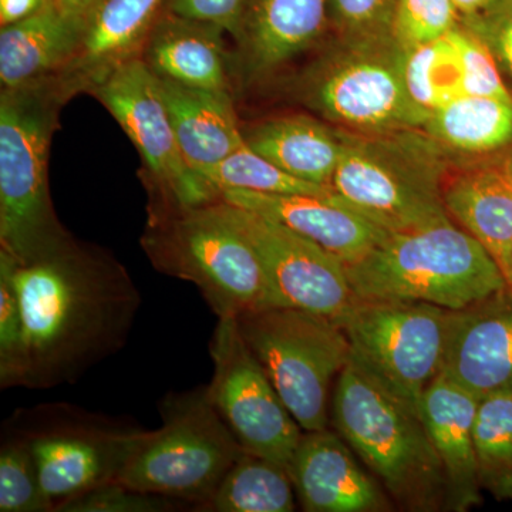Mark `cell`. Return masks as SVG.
Masks as SVG:
<instances>
[{
	"label": "cell",
	"instance_id": "1",
	"mask_svg": "<svg viewBox=\"0 0 512 512\" xmlns=\"http://www.w3.org/2000/svg\"><path fill=\"white\" fill-rule=\"evenodd\" d=\"M18 291L25 326V386L73 382L121 348L140 296L120 266L67 239L26 262L0 252Z\"/></svg>",
	"mask_w": 512,
	"mask_h": 512
},
{
	"label": "cell",
	"instance_id": "2",
	"mask_svg": "<svg viewBox=\"0 0 512 512\" xmlns=\"http://www.w3.org/2000/svg\"><path fill=\"white\" fill-rule=\"evenodd\" d=\"M330 419L397 507L446 511V477L419 410L394 396L352 357L336 380Z\"/></svg>",
	"mask_w": 512,
	"mask_h": 512
},
{
	"label": "cell",
	"instance_id": "3",
	"mask_svg": "<svg viewBox=\"0 0 512 512\" xmlns=\"http://www.w3.org/2000/svg\"><path fill=\"white\" fill-rule=\"evenodd\" d=\"M338 130L342 153L329 188L340 200L389 234L453 221L443 188L454 161L423 128Z\"/></svg>",
	"mask_w": 512,
	"mask_h": 512
},
{
	"label": "cell",
	"instance_id": "4",
	"mask_svg": "<svg viewBox=\"0 0 512 512\" xmlns=\"http://www.w3.org/2000/svg\"><path fill=\"white\" fill-rule=\"evenodd\" d=\"M346 271L356 299L423 302L448 311L511 286L490 252L453 221L390 234Z\"/></svg>",
	"mask_w": 512,
	"mask_h": 512
},
{
	"label": "cell",
	"instance_id": "5",
	"mask_svg": "<svg viewBox=\"0 0 512 512\" xmlns=\"http://www.w3.org/2000/svg\"><path fill=\"white\" fill-rule=\"evenodd\" d=\"M60 90L45 83L3 89L0 97V245L26 262L67 241L47 183Z\"/></svg>",
	"mask_w": 512,
	"mask_h": 512
},
{
	"label": "cell",
	"instance_id": "6",
	"mask_svg": "<svg viewBox=\"0 0 512 512\" xmlns=\"http://www.w3.org/2000/svg\"><path fill=\"white\" fill-rule=\"evenodd\" d=\"M174 208L146 241L158 269L197 286L218 318L275 308L255 249L228 220L220 200Z\"/></svg>",
	"mask_w": 512,
	"mask_h": 512
},
{
	"label": "cell",
	"instance_id": "7",
	"mask_svg": "<svg viewBox=\"0 0 512 512\" xmlns=\"http://www.w3.org/2000/svg\"><path fill=\"white\" fill-rule=\"evenodd\" d=\"M406 50L393 35L340 39L301 84L303 103L330 126L377 134L423 128L429 119L410 96Z\"/></svg>",
	"mask_w": 512,
	"mask_h": 512
},
{
	"label": "cell",
	"instance_id": "8",
	"mask_svg": "<svg viewBox=\"0 0 512 512\" xmlns=\"http://www.w3.org/2000/svg\"><path fill=\"white\" fill-rule=\"evenodd\" d=\"M163 426L144 431L116 483L204 505L245 453L208 399L207 387L173 397Z\"/></svg>",
	"mask_w": 512,
	"mask_h": 512
},
{
	"label": "cell",
	"instance_id": "9",
	"mask_svg": "<svg viewBox=\"0 0 512 512\" xmlns=\"http://www.w3.org/2000/svg\"><path fill=\"white\" fill-rule=\"evenodd\" d=\"M239 330L303 431L328 429L330 393L352 350L336 320L275 306L238 318Z\"/></svg>",
	"mask_w": 512,
	"mask_h": 512
},
{
	"label": "cell",
	"instance_id": "10",
	"mask_svg": "<svg viewBox=\"0 0 512 512\" xmlns=\"http://www.w3.org/2000/svg\"><path fill=\"white\" fill-rule=\"evenodd\" d=\"M450 313L430 303L356 299L336 322L352 359L420 412L424 392L441 373Z\"/></svg>",
	"mask_w": 512,
	"mask_h": 512
},
{
	"label": "cell",
	"instance_id": "11",
	"mask_svg": "<svg viewBox=\"0 0 512 512\" xmlns=\"http://www.w3.org/2000/svg\"><path fill=\"white\" fill-rule=\"evenodd\" d=\"M208 399L247 453L289 467L303 430L248 348L238 318H220L211 340Z\"/></svg>",
	"mask_w": 512,
	"mask_h": 512
},
{
	"label": "cell",
	"instance_id": "12",
	"mask_svg": "<svg viewBox=\"0 0 512 512\" xmlns=\"http://www.w3.org/2000/svg\"><path fill=\"white\" fill-rule=\"evenodd\" d=\"M136 146L165 197L180 207L220 200V192L181 153L160 80L144 60L134 57L90 90Z\"/></svg>",
	"mask_w": 512,
	"mask_h": 512
},
{
	"label": "cell",
	"instance_id": "13",
	"mask_svg": "<svg viewBox=\"0 0 512 512\" xmlns=\"http://www.w3.org/2000/svg\"><path fill=\"white\" fill-rule=\"evenodd\" d=\"M221 201L222 211L255 249L276 306L339 320L356 295L346 265L325 248L285 225Z\"/></svg>",
	"mask_w": 512,
	"mask_h": 512
},
{
	"label": "cell",
	"instance_id": "14",
	"mask_svg": "<svg viewBox=\"0 0 512 512\" xmlns=\"http://www.w3.org/2000/svg\"><path fill=\"white\" fill-rule=\"evenodd\" d=\"M441 375L478 400L512 394V286L451 311Z\"/></svg>",
	"mask_w": 512,
	"mask_h": 512
},
{
	"label": "cell",
	"instance_id": "15",
	"mask_svg": "<svg viewBox=\"0 0 512 512\" xmlns=\"http://www.w3.org/2000/svg\"><path fill=\"white\" fill-rule=\"evenodd\" d=\"M143 433L66 427L26 439L52 511L87 491L116 483Z\"/></svg>",
	"mask_w": 512,
	"mask_h": 512
},
{
	"label": "cell",
	"instance_id": "16",
	"mask_svg": "<svg viewBox=\"0 0 512 512\" xmlns=\"http://www.w3.org/2000/svg\"><path fill=\"white\" fill-rule=\"evenodd\" d=\"M296 495L308 512H387L394 503L357 463L349 444L328 429L303 431L289 464Z\"/></svg>",
	"mask_w": 512,
	"mask_h": 512
},
{
	"label": "cell",
	"instance_id": "17",
	"mask_svg": "<svg viewBox=\"0 0 512 512\" xmlns=\"http://www.w3.org/2000/svg\"><path fill=\"white\" fill-rule=\"evenodd\" d=\"M220 198L285 225L338 256L345 265L359 261L390 235L335 194L225 190L220 192Z\"/></svg>",
	"mask_w": 512,
	"mask_h": 512
},
{
	"label": "cell",
	"instance_id": "18",
	"mask_svg": "<svg viewBox=\"0 0 512 512\" xmlns=\"http://www.w3.org/2000/svg\"><path fill=\"white\" fill-rule=\"evenodd\" d=\"M480 400L446 376L423 394L420 414L436 448L447 483L446 511L466 512L481 504L474 424Z\"/></svg>",
	"mask_w": 512,
	"mask_h": 512
},
{
	"label": "cell",
	"instance_id": "19",
	"mask_svg": "<svg viewBox=\"0 0 512 512\" xmlns=\"http://www.w3.org/2000/svg\"><path fill=\"white\" fill-rule=\"evenodd\" d=\"M164 0H100L84 25L76 55L57 89L63 96L90 90L146 45Z\"/></svg>",
	"mask_w": 512,
	"mask_h": 512
},
{
	"label": "cell",
	"instance_id": "20",
	"mask_svg": "<svg viewBox=\"0 0 512 512\" xmlns=\"http://www.w3.org/2000/svg\"><path fill=\"white\" fill-rule=\"evenodd\" d=\"M451 220L493 256L508 281L512 255V183L491 158L454 164L443 188Z\"/></svg>",
	"mask_w": 512,
	"mask_h": 512
},
{
	"label": "cell",
	"instance_id": "21",
	"mask_svg": "<svg viewBox=\"0 0 512 512\" xmlns=\"http://www.w3.org/2000/svg\"><path fill=\"white\" fill-rule=\"evenodd\" d=\"M329 23V0H247L238 39L252 73L268 74L315 45Z\"/></svg>",
	"mask_w": 512,
	"mask_h": 512
},
{
	"label": "cell",
	"instance_id": "22",
	"mask_svg": "<svg viewBox=\"0 0 512 512\" xmlns=\"http://www.w3.org/2000/svg\"><path fill=\"white\" fill-rule=\"evenodd\" d=\"M158 80L181 153L192 170L201 175L244 146L245 136L228 90L195 89Z\"/></svg>",
	"mask_w": 512,
	"mask_h": 512
},
{
	"label": "cell",
	"instance_id": "23",
	"mask_svg": "<svg viewBox=\"0 0 512 512\" xmlns=\"http://www.w3.org/2000/svg\"><path fill=\"white\" fill-rule=\"evenodd\" d=\"M84 23L63 15L55 3L0 30V82L15 90L45 82L64 69L82 42Z\"/></svg>",
	"mask_w": 512,
	"mask_h": 512
},
{
	"label": "cell",
	"instance_id": "24",
	"mask_svg": "<svg viewBox=\"0 0 512 512\" xmlns=\"http://www.w3.org/2000/svg\"><path fill=\"white\" fill-rule=\"evenodd\" d=\"M224 30L168 12L151 29L147 66L161 79L195 89L228 90Z\"/></svg>",
	"mask_w": 512,
	"mask_h": 512
},
{
	"label": "cell",
	"instance_id": "25",
	"mask_svg": "<svg viewBox=\"0 0 512 512\" xmlns=\"http://www.w3.org/2000/svg\"><path fill=\"white\" fill-rule=\"evenodd\" d=\"M245 141L286 173L325 187H329L342 153L338 128L305 114L266 120L252 128Z\"/></svg>",
	"mask_w": 512,
	"mask_h": 512
},
{
	"label": "cell",
	"instance_id": "26",
	"mask_svg": "<svg viewBox=\"0 0 512 512\" xmlns=\"http://www.w3.org/2000/svg\"><path fill=\"white\" fill-rule=\"evenodd\" d=\"M423 130L454 164L497 156L512 147V97L466 94L433 111Z\"/></svg>",
	"mask_w": 512,
	"mask_h": 512
},
{
	"label": "cell",
	"instance_id": "27",
	"mask_svg": "<svg viewBox=\"0 0 512 512\" xmlns=\"http://www.w3.org/2000/svg\"><path fill=\"white\" fill-rule=\"evenodd\" d=\"M296 497L289 467L245 451L202 510L292 512Z\"/></svg>",
	"mask_w": 512,
	"mask_h": 512
},
{
	"label": "cell",
	"instance_id": "28",
	"mask_svg": "<svg viewBox=\"0 0 512 512\" xmlns=\"http://www.w3.org/2000/svg\"><path fill=\"white\" fill-rule=\"evenodd\" d=\"M404 76L410 96L429 117L433 111L466 96L463 60L453 33L406 50Z\"/></svg>",
	"mask_w": 512,
	"mask_h": 512
},
{
	"label": "cell",
	"instance_id": "29",
	"mask_svg": "<svg viewBox=\"0 0 512 512\" xmlns=\"http://www.w3.org/2000/svg\"><path fill=\"white\" fill-rule=\"evenodd\" d=\"M474 446L481 488L495 500H512V394L480 400Z\"/></svg>",
	"mask_w": 512,
	"mask_h": 512
},
{
	"label": "cell",
	"instance_id": "30",
	"mask_svg": "<svg viewBox=\"0 0 512 512\" xmlns=\"http://www.w3.org/2000/svg\"><path fill=\"white\" fill-rule=\"evenodd\" d=\"M201 177L218 192L247 190L266 194H333L325 185L309 183L276 167L271 161L251 150L247 141L220 164L202 171Z\"/></svg>",
	"mask_w": 512,
	"mask_h": 512
},
{
	"label": "cell",
	"instance_id": "31",
	"mask_svg": "<svg viewBox=\"0 0 512 512\" xmlns=\"http://www.w3.org/2000/svg\"><path fill=\"white\" fill-rule=\"evenodd\" d=\"M52 511L28 440L13 441L0 453V512Z\"/></svg>",
	"mask_w": 512,
	"mask_h": 512
},
{
	"label": "cell",
	"instance_id": "32",
	"mask_svg": "<svg viewBox=\"0 0 512 512\" xmlns=\"http://www.w3.org/2000/svg\"><path fill=\"white\" fill-rule=\"evenodd\" d=\"M461 23L453 0H397L392 35L404 50L446 36Z\"/></svg>",
	"mask_w": 512,
	"mask_h": 512
},
{
	"label": "cell",
	"instance_id": "33",
	"mask_svg": "<svg viewBox=\"0 0 512 512\" xmlns=\"http://www.w3.org/2000/svg\"><path fill=\"white\" fill-rule=\"evenodd\" d=\"M26 350L22 308L12 274L0 258V383L25 386Z\"/></svg>",
	"mask_w": 512,
	"mask_h": 512
},
{
	"label": "cell",
	"instance_id": "34",
	"mask_svg": "<svg viewBox=\"0 0 512 512\" xmlns=\"http://www.w3.org/2000/svg\"><path fill=\"white\" fill-rule=\"evenodd\" d=\"M451 33L463 60L464 92L467 96L511 99L512 90L488 47L461 23Z\"/></svg>",
	"mask_w": 512,
	"mask_h": 512
},
{
	"label": "cell",
	"instance_id": "35",
	"mask_svg": "<svg viewBox=\"0 0 512 512\" xmlns=\"http://www.w3.org/2000/svg\"><path fill=\"white\" fill-rule=\"evenodd\" d=\"M397 0H329L330 25L340 39L392 35Z\"/></svg>",
	"mask_w": 512,
	"mask_h": 512
},
{
	"label": "cell",
	"instance_id": "36",
	"mask_svg": "<svg viewBox=\"0 0 512 512\" xmlns=\"http://www.w3.org/2000/svg\"><path fill=\"white\" fill-rule=\"evenodd\" d=\"M175 500L141 493L119 483L87 491L57 507L62 512H164L174 510Z\"/></svg>",
	"mask_w": 512,
	"mask_h": 512
},
{
	"label": "cell",
	"instance_id": "37",
	"mask_svg": "<svg viewBox=\"0 0 512 512\" xmlns=\"http://www.w3.org/2000/svg\"><path fill=\"white\" fill-rule=\"evenodd\" d=\"M461 25L488 47L512 90V0H495L478 15L461 19Z\"/></svg>",
	"mask_w": 512,
	"mask_h": 512
},
{
	"label": "cell",
	"instance_id": "38",
	"mask_svg": "<svg viewBox=\"0 0 512 512\" xmlns=\"http://www.w3.org/2000/svg\"><path fill=\"white\" fill-rule=\"evenodd\" d=\"M247 0H168V12L180 18L217 26L239 37Z\"/></svg>",
	"mask_w": 512,
	"mask_h": 512
},
{
	"label": "cell",
	"instance_id": "39",
	"mask_svg": "<svg viewBox=\"0 0 512 512\" xmlns=\"http://www.w3.org/2000/svg\"><path fill=\"white\" fill-rule=\"evenodd\" d=\"M52 0H0V26L13 25L30 18Z\"/></svg>",
	"mask_w": 512,
	"mask_h": 512
},
{
	"label": "cell",
	"instance_id": "40",
	"mask_svg": "<svg viewBox=\"0 0 512 512\" xmlns=\"http://www.w3.org/2000/svg\"><path fill=\"white\" fill-rule=\"evenodd\" d=\"M57 9L66 15L67 18L77 20L86 25V20L90 13L96 8L100 0H52Z\"/></svg>",
	"mask_w": 512,
	"mask_h": 512
},
{
	"label": "cell",
	"instance_id": "41",
	"mask_svg": "<svg viewBox=\"0 0 512 512\" xmlns=\"http://www.w3.org/2000/svg\"><path fill=\"white\" fill-rule=\"evenodd\" d=\"M495 0H453L461 19L470 18V16L478 15L483 10L490 8Z\"/></svg>",
	"mask_w": 512,
	"mask_h": 512
},
{
	"label": "cell",
	"instance_id": "42",
	"mask_svg": "<svg viewBox=\"0 0 512 512\" xmlns=\"http://www.w3.org/2000/svg\"><path fill=\"white\" fill-rule=\"evenodd\" d=\"M488 158H491L501 168V171L507 175L508 180L512 183V147L503 151V153L497 154V156Z\"/></svg>",
	"mask_w": 512,
	"mask_h": 512
},
{
	"label": "cell",
	"instance_id": "43",
	"mask_svg": "<svg viewBox=\"0 0 512 512\" xmlns=\"http://www.w3.org/2000/svg\"><path fill=\"white\" fill-rule=\"evenodd\" d=\"M508 284H510L512 286V255H511L510 272H508Z\"/></svg>",
	"mask_w": 512,
	"mask_h": 512
}]
</instances>
